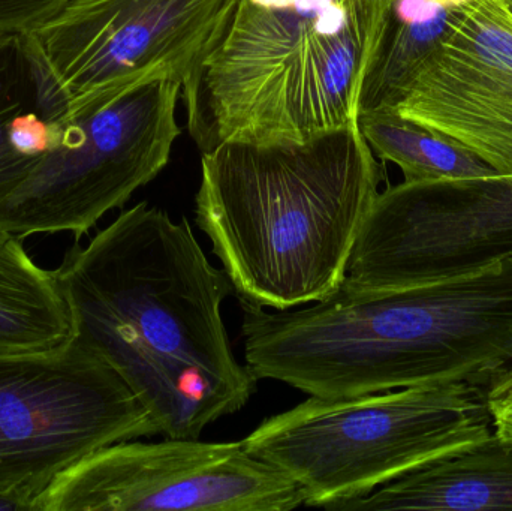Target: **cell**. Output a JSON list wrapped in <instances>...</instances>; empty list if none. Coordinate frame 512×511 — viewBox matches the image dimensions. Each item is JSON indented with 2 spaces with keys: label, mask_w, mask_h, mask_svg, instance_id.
Instances as JSON below:
<instances>
[{
  "label": "cell",
  "mask_w": 512,
  "mask_h": 511,
  "mask_svg": "<svg viewBox=\"0 0 512 511\" xmlns=\"http://www.w3.org/2000/svg\"><path fill=\"white\" fill-rule=\"evenodd\" d=\"M72 338L135 393L165 438H200L239 413L258 380L234 356L222 305L234 291L188 219L143 201L54 270Z\"/></svg>",
  "instance_id": "1"
},
{
  "label": "cell",
  "mask_w": 512,
  "mask_h": 511,
  "mask_svg": "<svg viewBox=\"0 0 512 511\" xmlns=\"http://www.w3.org/2000/svg\"><path fill=\"white\" fill-rule=\"evenodd\" d=\"M242 306L251 374L315 398L453 381L487 386L512 365V266L391 290L343 281L307 308Z\"/></svg>",
  "instance_id": "2"
},
{
  "label": "cell",
  "mask_w": 512,
  "mask_h": 511,
  "mask_svg": "<svg viewBox=\"0 0 512 511\" xmlns=\"http://www.w3.org/2000/svg\"><path fill=\"white\" fill-rule=\"evenodd\" d=\"M382 179L357 125L304 140L227 141L203 153L195 221L240 302L298 308L345 281Z\"/></svg>",
  "instance_id": "3"
},
{
  "label": "cell",
  "mask_w": 512,
  "mask_h": 511,
  "mask_svg": "<svg viewBox=\"0 0 512 511\" xmlns=\"http://www.w3.org/2000/svg\"><path fill=\"white\" fill-rule=\"evenodd\" d=\"M381 0H225L182 84L201 152L357 125Z\"/></svg>",
  "instance_id": "4"
},
{
  "label": "cell",
  "mask_w": 512,
  "mask_h": 511,
  "mask_svg": "<svg viewBox=\"0 0 512 511\" xmlns=\"http://www.w3.org/2000/svg\"><path fill=\"white\" fill-rule=\"evenodd\" d=\"M495 434L486 386L453 381L322 399L265 419L243 446L334 510Z\"/></svg>",
  "instance_id": "5"
},
{
  "label": "cell",
  "mask_w": 512,
  "mask_h": 511,
  "mask_svg": "<svg viewBox=\"0 0 512 511\" xmlns=\"http://www.w3.org/2000/svg\"><path fill=\"white\" fill-rule=\"evenodd\" d=\"M182 83L159 78L93 102L59 122L56 146L0 206L20 239L69 233L80 242L167 167L180 129Z\"/></svg>",
  "instance_id": "6"
},
{
  "label": "cell",
  "mask_w": 512,
  "mask_h": 511,
  "mask_svg": "<svg viewBox=\"0 0 512 511\" xmlns=\"http://www.w3.org/2000/svg\"><path fill=\"white\" fill-rule=\"evenodd\" d=\"M153 435L158 426L128 384L74 338L0 354V488L38 495L83 456Z\"/></svg>",
  "instance_id": "7"
},
{
  "label": "cell",
  "mask_w": 512,
  "mask_h": 511,
  "mask_svg": "<svg viewBox=\"0 0 512 511\" xmlns=\"http://www.w3.org/2000/svg\"><path fill=\"white\" fill-rule=\"evenodd\" d=\"M225 0H71L24 35L60 120L159 78L183 84Z\"/></svg>",
  "instance_id": "8"
},
{
  "label": "cell",
  "mask_w": 512,
  "mask_h": 511,
  "mask_svg": "<svg viewBox=\"0 0 512 511\" xmlns=\"http://www.w3.org/2000/svg\"><path fill=\"white\" fill-rule=\"evenodd\" d=\"M512 266V174L402 182L379 192L345 281L367 290L474 278Z\"/></svg>",
  "instance_id": "9"
},
{
  "label": "cell",
  "mask_w": 512,
  "mask_h": 511,
  "mask_svg": "<svg viewBox=\"0 0 512 511\" xmlns=\"http://www.w3.org/2000/svg\"><path fill=\"white\" fill-rule=\"evenodd\" d=\"M303 489L239 443L129 440L89 453L57 473L33 511H291Z\"/></svg>",
  "instance_id": "10"
},
{
  "label": "cell",
  "mask_w": 512,
  "mask_h": 511,
  "mask_svg": "<svg viewBox=\"0 0 512 511\" xmlns=\"http://www.w3.org/2000/svg\"><path fill=\"white\" fill-rule=\"evenodd\" d=\"M391 110L512 174V15L504 0H466Z\"/></svg>",
  "instance_id": "11"
},
{
  "label": "cell",
  "mask_w": 512,
  "mask_h": 511,
  "mask_svg": "<svg viewBox=\"0 0 512 511\" xmlns=\"http://www.w3.org/2000/svg\"><path fill=\"white\" fill-rule=\"evenodd\" d=\"M334 510H512V440L493 434Z\"/></svg>",
  "instance_id": "12"
},
{
  "label": "cell",
  "mask_w": 512,
  "mask_h": 511,
  "mask_svg": "<svg viewBox=\"0 0 512 511\" xmlns=\"http://www.w3.org/2000/svg\"><path fill=\"white\" fill-rule=\"evenodd\" d=\"M466 0H381L367 57L360 111L393 108L421 66L435 53Z\"/></svg>",
  "instance_id": "13"
},
{
  "label": "cell",
  "mask_w": 512,
  "mask_h": 511,
  "mask_svg": "<svg viewBox=\"0 0 512 511\" xmlns=\"http://www.w3.org/2000/svg\"><path fill=\"white\" fill-rule=\"evenodd\" d=\"M71 339L56 273L35 263L20 237L0 225V354L41 353Z\"/></svg>",
  "instance_id": "14"
},
{
  "label": "cell",
  "mask_w": 512,
  "mask_h": 511,
  "mask_svg": "<svg viewBox=\"0 0 512 511\" xmlns=\"http://www.w3.org/2000/svg\"><path fill=\"white\" fill-rule=\"evenodd\" d=\"M357 126L373 153L402 170L403 182L483 176L495 171L474 153L391 108L360 111Z\"/></svg>",
  "instance_id": "15"
},
{
  "label": "cell",
  "mask_w": 512,
  "mask_h": 511,
  "mask_svg": "<svg viewBox=\"0 0 512 511\" xmlns=\"http://www.w3.org/2000/svg\"><path fill=\"white\" fill-rule=\"evenodd\" d=\"M32 110L48 117L38 65L24 36L0 38V206L36 164L18 155L9 138L15 117Z\"/></svg>",
  "instance_id": "16"
},
{
  "label": "cell",
  "mask_w": 512,
  "mask_h": 511,
  "mask_svg": "<svg viewBox=\"0 0 512 511\" xmlns=\"http://www.w3.org/2000/svg\"><path fill=\"white\" fill-rule=\"evenodd\" d=\"M71 0H0V38L24 36L59 14Z\"/></svg>",
  "instance_id": "17"
},
{
  "label": "cell",
  "mask_w": 512,
  "mask_h": 511,
  "mask_svg": "<svg viewBox=\"0 0 512 511\" xmlns=\"http://www.w3.org/2000/svg\"><path fill=\"white\" fill-rule=\"evenodd\" d=\"M495 434L505 440H512V395L489 399Z\"/></svg>",
  "instance_id": "18"
},
{
  "label": "cell",
  "mask_w": 512,
  "mask_h": 511,
  "mask_svg": "<svg viewBox=\"0 0 512 511\" xmlns=\"http://www.w3.org/2000/svg\"><path fill=\"white\" fill-rule=\"evenodd\" d=\"M36 494L29 489L0 488V511H33Z\"/></svg>",
  "instance_id": "19"
},
{
  "label": "cell",
  "mask_w": 512,
  "mask_h": 511,
  "mask_svg": "<svg viewBox=\"0 0 512 511\" xmlns=\"http://www.w3.org/2000/svg\"><path fill=\"white\" fill-rule=\"evenodd\" d=\"M487 396L499 398V396L512 395V365L502 369L486 386Z\"/></svg>",
  "instance_id": "20"
},
{
  "label": "cell",
  "mask_w": 512,
  "mask_h": 511,
  "mask_svg": "<svg viewBox=\"0 0 512 511\" xmlns=\"http://www.w3.org/2000/svg\"><path fill=\"white\" fill-rule=\"evenodd\" d=\"M505 5H507V8L510 9L511 15H512V0H504Z\"/></svg>",
  "instance_id": "21"
}]
</instances>
